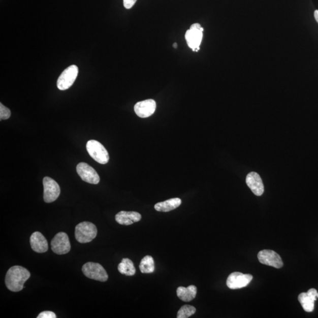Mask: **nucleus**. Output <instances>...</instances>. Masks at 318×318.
<instances>
[{"instance_id":"nucleus-17","label":"nucleus","mask_w":318,"mask_h":318,"mask_svg":"<svg viewBox=\"0 0 318 318\" xmlns=\"http://www.w3.org/2000/svg\"><path fill=\"white\" fill-rule=\"evenodd\" d=\"M177 297L184 302H190L194 299L197 294V288L190 285L187 288L180 287L176 291Z\"/></svg>"},{"instance_id":"nucleus-4","label":"nucleus","mask_w":318,"mask_h":318,"mask_svg":"<svg viewBox=\"0 0 318 318\" xmlns=\"http://www.w3.org/2000/svg\"><path fill=\"white\" fill-rule=\"evenodd\" d=\"M82 271L88 278L106 282L109 276L106 270L99 264L94 262H87L83 266Z\"/></svg>"},{"instance_id":"nucleus-24","label":"nucleus","mask_w":318,"mask_h":318,"mask_svg":"<svg viewBox=\"0 0 318 318\" xmlns=\"http://www.w3.org/2000/svg\"><path fill=\"white\" fill-rule=\"evenodd\" d=\"M137 0H123V5L125 9H131L135 5Z\"/></svg>"},{"instance_id":"nucleus-12","label":"nucleus","mask_w":318,"mask_h":318,"mask_svg":"<svg viewBox=\"0 0 318 318\" xmlns=\"http://www.w3.org/2000/svg\"><path fill=\"white\" fill-rule=\"evenodd\" d=\"M156 109V102L153 99L139 102L135 106V112L137 115L141 118H147L151 116Z\"/></svg>"},{"instance_id":"nucleus-22","label":"nucleus","mask_w":318,"mask_h":318,"mask_svg":"<svg viewBox=\"0 0 318 318\" xmlns=\"http://www.w3.org/2000/svg\"><path fill=\"white\" fill-rule=\"evenodd\" d=\"M11 116V111L7 107L4 106L2 103H0V119L7 120L9 119Z\"/></svg>"},{"instance_id":"nucleus-26","label":"nucleus","mask_w":318,"mask_h":318,"mask_svg":"<svg viewBox=\"0 0 318 318\" xmlns=\"http://www.w3.org/2000/svg\"><path fill=\"white\" fill-rule=\"evenodd\" d=\"M173 47H175V49H176V48L177 47V43H174V44H173Z\"/></svg>"},{"instance_id":"nucleus-18","label":"nucleus","mask_w":318,"mask_h":318,"mask_svg":"<svg viewBox=\"0 0 318 318\" xmlns=\"http://www.w3.org/2000/svg\"><path fill=\"white\" fill-rule=\"evenodd\" d=\"M182 203L179 198H173L167 201L156 203L154 209L158 212H168L178 208Z\"/></svg>"},{"instance_id":"nucleus-11","label":"nucleus","mask_w":318,"mask_h":318,"mask_svg":"<svg viewBox=\"0 0 318 318\" xmlns=\"http://www.w3.org/2000/svg\"><path fill=\"white\" fill-rule=\"evenodd\" d=\"M77 172L84 182L97 184L100 182V177L97 172L86 163L81 162L77 166Z\"/></svg>"},{"instance_id":"nucleus-10","label":"nucleus","mask_w":318,"mask_h":318,"mask_svg":"<svg viewBox=\"0 0 318 318\" xmlns=\"http://www.w3.org/2000/svg\"><path fill=\"white\" fill-rule=\"evenodd\" d=\"M258 258L261 264L273 266L277 269L282 268L283 263L279 255L272 250L264 249L258 254Z\"/></svg>"},{"instance_id":"nucleus-25","label":"nucleus","mask_w":318,"mask_h":318,"mask_svg":"<svg viewBox=\"0 0 318 318\" xmlns=\"http://www.w3.org/2000/svg\"><path fill=\"white\" fill-rule=\"evenodd\" d=\"M314 17H315V20L318 23V10H315L314 12Z\"/></svg>"},{"instance_id":"nucleus-6","label":"nucleus","mask_w":318,"mask_h":318,"mask_svg":"<svg viewBox=\"0 0 318 318\" xmlns=\"http://www.w3.org/2000/svg\"><path fill=\"white\" fill-rule=\"evenodd\" d=\"M79 69L76 65L67 68L59 76L57 86L59 90H66L72 86L78 76Z\"/></svg>"},{"instance_id":"nucleus-19","label":"nucleus","mask_w":318,"mask_h":318,"mask_svg":"<svg viewBox=\"0 0 318 318\" xmlns=\"http://www.w3.org/2000/svg\"><path fill=\"white\" fill-rule=\"evenodd\" d=\"M118 270L121 274L126 276H133L136 273L134 264L128 258L123 259L121 263L118 266Z\"/></svg>"},{"instance_id":"nucleus-21","label":"nucleus","mask_w":318,"mask_h":318,"mask_svg":"<svg viewBox=\"0 0 318 318\" xmlns=\"http://www.w3.org/2000/svg\"><path fill=\"white\" fill-rule=\"evenodd\" d=\"M197 312V309L194 306L191 305H184L181 307L178 312H177V318H187L194 315Z\"/></svg>"},{"instance_id":"nucleus-9","label":"nucleus","mask_w":318,"mask_h":318,"mask_svg":"<svg viewBox=\"0 0 318 318\" xmlns=\"http://www.w3.org/2000/svg\"><path fill=\"white\" fill-rule=\"evenodd\" d=\"M253 279L250 274H243L241 272H235L228 276L227 284L231 290L241 289L248 285Z\"/></svg>"},{"instance_id":"nucleus-3","label":"nucleus","mask_w":318,"mask_h":318,"mask_svg":"<svg viewBox=\"0 0 318 318\" xmlns=\"http://www.w3.org/2000/svg\"><path fill=\"white\" fill-rule=\"evenodd\" d=\"M87 150L90 156L100 164L105 165L109 161V155L106 148L97 140H90L87 143Z\"/></svg>"},{"instance_id":"nucleus-2","label":"nucleus","mask_w":318,"mask_h":318,"mask_svg":"<svg viewBox=\"0 0 318 318\" xmlns=\"http://www.w3.org/2000/svg\"><path fill=\"white\" fill-rule=\"evenodd\" d=\"M98 234L96 225L88 221H83L77 225L75 228V237L81 243L90 242Z\"/></svg>"},{"instance_id":"nucleus-13","label":"nucleus","mask_w":318,"mask_h":318,"mask_svg":"<svg viewBox=\"0 0 318 318\" xmlns=\"http://www.w3.org/2000/svg\"><path fill=\"white\" fill-rule=\"evenodd\" d=\"M318 292L314 288L308 292H304L299 295L298 301L300 302L303 309L307 312H311L315 307V301L317 299Z\"/></svg>"},{"instance_id":"nucleus-1","label":"nucleus","mask_w":318,"mask_h":318,"mask_svg":"<svg viewBox=\"0 0 318 318\" xmlns=\"http://www.w3.org/2000/svg\"><path fill=\"white\" fill-rule=\"evenodd\" d=\"M31 274L27 269L20 266H14L7 271L5 282L6 287L12 292L21 291L24 284L29 278Z\"/></svg>"},{"instance_id":"nucleus-8","label":"nucleus","mask_w":318,"mask_h":318,"mask_svg":"<svg viewBox=\"0 0 318 318\" xmlns=\"http://www.w3.org/2000/svg\"><path fill=\"white\" fill-rule=\"evenodd\" d=\"M51 249L57 255H65L70 252L71 245L69 236L65 232H59L51 242Z\"/></svg>"},{"instance_id":"nucleus-15","label":"nucleus","mask_w":318,"mask_h":318,"mask_svg":"<svg viewBox=\"0 0 318 318\" xmlns=\"http://www.w3.org/2000/svg\"><path fill=\"white\" fill-rule=\"evenodd\" d=\"M30 245L31 248L36 252L45 253L49 249L47 240L42 233L35 232L30 237Z\"/></svg>"},{"instance_id":"nucleus-7","label":"nucleus","mask_w":318,"mask_h":318,"mask_svg":"<svg viewBox=\"0 0 318 318\" xmlns=\"http://www.w3.org/2000/svg\"><path fill=\"white\" fill-rule=\"evenodd\" d=\"M44 201L49 203L56 201L60 194V188L54 180L49 177L43 179Z\"/></svg>"},{"instance_id":"nucleus-23","label":"nucleus","mask_w":318,"mask_h":318,"mask_svg":"<svg viewBox=\"0 0 318 318\" xmlns=\"http://www.w3.org/2000/svg\"><path fill=\"white\" fill-rule=\"evenodd\" d=\"M55 314L51 311H43L41 312L38 318H55L56 317Z\"/></svg>"},{"instance_id":"nucleus-5","label":"nucleus","mask_w":318,"mask_h":318,"mask_svg":"<svg viewBox=\"0 0 318 318\" xmlns=\"http://www.w3.org/2000/svg\"><path fill=\"white\" fill-rule=\"evenodd\" d=\"M203 28L201 24L195 23L192 24L189 29L186 33L185 39L188 47L194 51L199 50V47L203 38Z\"/></svg>"},{"instance_id":"nucleus-20","label":"nucleus","mask_w":318,"mask_h":318,"mask_svg":"<svg viewBox=\"0 0 318 318\" xmlns=\"http://www.w3.org/2000/svg\"><path fill=\"white\" fill-rule=\"evenodd\" d=\"M140 271L143 273H153L155 270L154 261L152 257L147 255L144 257L139 265Z\"/></svg>"},{"instance_id":"nucleus-16","label":"nucleus","mask_w":318,"mask_h":318,"mask_svg":"<svg viewBox=\"0 0 318 318\" xmlns=\"http://www.w3.org/2000/svg\"><path fill=\"white\" fill-rule=\"evenodd\" d=\"M141 219V214L136 212L121 211L115 216V219L118 224L125 226L138 222Z\"/></svg>"},{"instance_id":"nucleus-14","label":"nucleus","mask_w":318,"mask_h":318,"mask_svg":"<svg viewBox=\"0 0 318 318\" xmlns=\"http://www.w3.org/2000/svg\"><path fill=\"white\" fill-rule=\"evenodd\" d=\"M247 185L250 188L253 193L260 197L264 192V186L261 177L256 172H250L246 176Z\"/></svg>"}]
</instances>
